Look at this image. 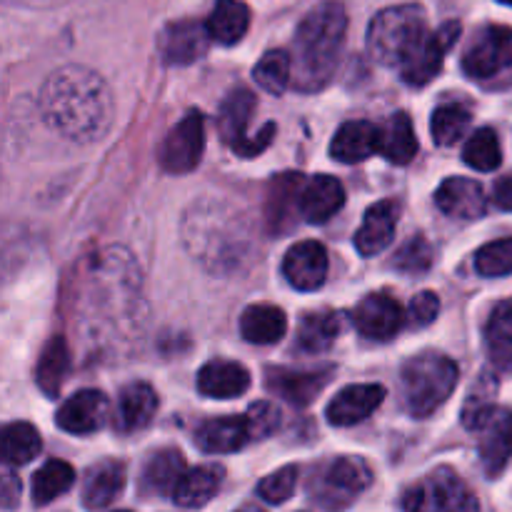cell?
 <instances>
[{"label": "cell", "mask_w": 512, "mask_h": 512, "mask_svg": "<svg viewBox=\"0 0 512 512\" xmlns=\"http://www.w3.org/2000/svg\"><path fill=\"white\" fill-rule=\"evenodd\" d=\"M183 243L215 275L240 273L255 258V235L243 210L225 200H195L183 218Z\"/></svg>", "instance_id": "cell-2"}, {"label": "cell", "mask_w": 512, "mask_h": 512, "mask_svg": "<svg viewBox=\"0 0 512 512\" xmlns=\"http://www.w3.org/2000/svg\"><path fill=\"white\" fill-rule=\"evenodd\" d=\"M348 35V13L338 0L320 3L300 20L293 38V85L315 93L333 80Z\"/></svg>", "instance_id": "cell-3"}, {"label": "cell", "mask_w": 512, "mask_h": 512, "mask_svg": "<svg viewBox=\"0 0 512 512\" xmlns=\"http://www.w3.org/2000/svg\"><path fill=\"white\" fill-rule=\"evenodd\" d=\"M185 473V458L178 450H158L153 458L145 463L143 480H140V488L148 495H173L178 488L180 478Z\"/></svg>", "instance_id": "cell-33"}, {"label": "cell", "mask_w": 512, "mask_h": 512, "mask_svg": "<svg viewBox=\"0 0 512 512\" xmlns=\"http://www.w3.org/2000/svg\"><path fill=\"white\" fill-rule=\"evenodd\" d=\"M295 485H298V468L288 465V468H280L278 473L268 475L258 483L255 493L263 503L268 505H283L285 500H290L295 495Z\"/></svg>", "instance_id": "cell-43"}, {"label": "cell", "mask_w": 512, "mask_h": 512, "mask_svg": "<svg viewBox=\"0 0 512 512\" xmlns=\"http://www.w3.org/2000/svg\"><path fill=\"white\" fill-rule=\"evenodd\" d=\"M255 95L248 88H235L220 105L218 128L225 143L235 150L240 158H255L263 153L275 138V123H265L258 135L248 133V123L253 118Z\"/></svg>", "instance_id": "cell-7"}, {"label": "cell", "mask_w": 512, "mask_h": 512, "mask_svg": "<svg viewBox=\"0 0 512 512\" xmlns=\"http://www.w3.org/2000/svg\"><path fill=\"white\" fill-rule=\"evenodd\" d=\"M75 483V470L65 460H48L33 475V503L48 505L63 493H68Z\"/></svg>", "instance_id": "cell-36"}, {"label": "cell", "mask_w": 512, "mask_h": 512, "mask_svg": "<svg viewBox=\"0 0 512 512\" xmlns=\"http://www.w3.org/2000/svg\"><path fill=\"white\" fill-rule=\"evenodd\" d=\"M383 400V385H348V388H343L330 400L325 415H328V423L335 425V428H350V425H358L363 420H368L380 408Z\"/></svg>", "instance_id": "cell-18"}, {"label": "cell", "mask_w": 512, "mask_h": 512, "mask_svg": "<svg viewBox=\"0 0 512 512\" xmlns=\"http://www.w3.org/2000/svg\"><path fill=\"white\" fill-rule=\"evenodd\" d=\"M205 150V118L198 110H190L178 125L168 133L160 145L158 160L168 173L185 175L193 173L203 160Z\"/></svg>", "instance_id": "cell-9"}, {"label": "cell", "mask_w": 512, "mask_h": 512, "mask_svg": "<svg viewBox=\"0 0 512 512\" xmlns=\"http://www.w3.org/2000/svg\"><path fill=\"white\" fill-rule=\"evenodd\" d=\"M208 25L198 20H175L163 28L158 38L160 58L168 65H190L208 53Z\"/></svg>", "instance_id": "cell-15"}, {"label": "cell", "mask_w": 512, "mask_h": 512, "mask_svg": "<svg viewBox=\"0 0 512 512\" xmlns=\"http://www.w3.org/2000/svg\"><path fill=\"white\" fill-rule=\"evenodd\" d=\"M380 153V130L368 120H348L338 128L333 143H330V155L338 163H363L370 155Z\"/></svg>", "instance_id": "cell-23"}, {"label": "cell", "mask_w": 512, "mask_h": 512, "mask_svg": "<svg viewBox=\"0 0 512 512\" xmlns=\"http://www.w3.org/2000/svg\"><path fill=\"white\" fill-rule=\"evenodd\" d=\"M285 330H288V318H285L283 308H278V305H248L245 313L240 315V333L253 345L278 343Z\"/></svg>", "instance_id": "cell-30"}, {"label": "cell", "mask_w": 512, "mask_h": 512, "mask_svg": "<svg viewBox=\"0 0 512 512\" xmlns=\"http://www.w3.org/2000/svg\"><path fill=\"white\" fill-rule=\"evenodd\" d=\"M110 403L100 390H80L73 398L65 400L60 405L58 415H55V423L60 430L70 435H90L95 430H100L108 420Z\"/></svg>", "instance_id": "cell-17"}, {"label": "cell", "mask_w": 512, "mask_h": 512, "mask_svg": "<svg viewBox=\"0 0 512 512\" xmlns=\"http://www.w3.org/2000/svg\"><path fill=\"white\" fill-rule=\"evenodd\" d=\"M333 380V365L315 370H293V368H268L265 385L270 393L280 395L295 408H305L320 395V390Z\"/></svg>", "instance_id": "cell-14"}, {"label": "cell", "mask_w": 512, "mask_h": 512, "mask_svg": "<svg viewBox=\"0 0 512 512\" xmlns=\"http://www.w3.org/2000/svg\"><path fill=\"white\" fill-rule=\"evenodd\" d=\"M435 203L445 215L458 220H478L488 210L485 190L473 178H448L435 190Z\"/></svg>", "instance_id": "cell-20"}, {"label": "cell", "mask_w": 512, "mask_h": 512, "mask_svg": "<svg viewBox=\"0 0 512 512\" xmlns=\"http://www.w3.org/2000/svg\"><path fill=\"white\" fill-rule=\"evenodd\" d=\"M223 480L225 470L220 465H198V468L185 470L173 493V503L180 508H203L215 498Z\"/></svg>", "instance_id": "cell-29"}, {"label": "cell", "mask_w": 512, "mask_h": 512, "mask_svg": "<svg viewBox=\"0 0 512 512\" xmlns=\"http://www.w3.org/2000/svg\"><path fill=\"white\" fill-rule=\"evenodd\" d=\"M475 270L483 278H505L512 273V238H500L475 253Z\"/></svg>", "instance_id": "cell-41"}, {"label": "cell", "mask_w": 512, "mask_h": 512, "mask_svg": "<svg viewBox=\"0 0 512 512\" xmlns=\"http://www.w3.org/2000/svg\"><path fill=\"white\" fill-rule=\"evenodd\" d=\"M253 440L248 418H213L205 420L195 433V443L205 453H238Z\"/></svg>", "instance_id": "cell-26"}, {"label": "cell", "mask_w": 512, "mask_h": 512, "mask_svg": "<svg viewBox=\"0 0 512 512\" xmlns=\"http://www.w3.org/2000/svg\"><path fill=\"white\" fill-rule=\"evenodd\" d=\"M43 450L40 433L30 423H10L3 430V460L8 465H25Z\"/></svg>", "instance_id": "cell-38"}, {"label": "cell", "mask_w": 512, "mask_h": 512, "mask_svg": "<svg viewBox=\"0 0 512 512\" xmlns=\"http://www.w3.org/2000/svg\"><path fill=\"white\" fill-rule=\"evenodd\" d=\"M373 485V470L363 458H338L310 483V498L320 508H345Z\"/></svg>", "instance_id": "cell-6"}, {"label": "cell", "mask_w": 512, "mask_h": 512, "mask_svg": "<svg viewBox=\"0 0 512 512\" xmlns=\"http://www.w3.org/2000/svg\"><path fill=\"white\" fill-rule=\"evenodd\" d=\"M470 110L460 103H448L435 108L433 118H430V133H433V140L443 148L448 145H455L470 128Z\"/></svg>", "instance_id": "cell-39"}, {"label": "cell", "mask_w": 512, "mask_h": 512, "mask_svg": "<svg viewBox=\"0 0 512 512\" xmlns=\"http://www.w3.org/2000/svg\"><path fill=\"white\" fill-rule=\"evenodd\" d=\"M475 433L485 473L488 478H498L512 460V410L493 408L480 420Z\"/></svg>", "instance_id": "cell-13"}, {"label": "cell", "mask_w": 512, "mask_h": 512, "mask_svg": "<svg viewBox=\"0 0 512 512\" xmlns=\"http://www.w3.org/2000/svg\"><path fill=\"white\" fill-rule=\"evenodd\" d=\"M245 418H248L250 435H253V440L270 438V435L280 428V423H283V415H280V410L275 408L273 403H265V400L250 405L248 413H245Z\"/></svg>", "instance_id": "cell-44"}, {"label": "cell", "mask_w": 512, "mask_h": 512, "mask_svg": "<svg viewBox=\"0 0 512 512\" xmlns=\"http://www.w3.org/2000/svg\"><path fill=\"white\" fill-rule=\"evenodd\" d=\"M253 78L265 93L283 95L285 88L293 83V55L285 53V50H268L255 63Z\"/></svg>", "instance_id": "cell-37"}, {"label": "cell", "mask_w": 512, "mask_h": 512, "mask_svg": "<svg viewBox=\"0 0 512 512\" xmlns=\"http://www.w3.org/2000/svg\"><path fill=\"white\" fill-rule=\"evenodd\" d=\"M500 3H505V5H512V0H500Z\"/></svg>", "instance_id": "cell-48"}, {"label": "cell", "mask_w": 512, "mask_h": 512, "mask_svg": "<svg viewBox=\"0 0 512 512\" xmlns=\"http://www.w3.org/2000/svg\"><path fill=\"white\" fill-rule=\"evenodd\" d=\"M303 175L283 173L270 183L265 200V223L273 235L288 233L300 215V195H303Z\"/></svg>", "instance_id": "cell-19"}, {"label": "cell", "mask_w": 512, "mask_h": 512, "mask_svg": "<svg viewBox=\"0 0 512 512\" xmlns=\"http://www.w3.org/2000/svg\"><path fill=\"white\" fill-rule=\"evenodd\" d=\"M158 410V395L153 385L130 383L125 385L118 398V413H115V430L130 435L135 430H143Z\"/></svg>", "instance_id": "cell-27"}, {"label": "cell", "mask_w": 512, "mask_h": 512, "mask_svg": "<svg viewBox=\"0 0 512 512\" xmlns=\"http://www.w3.org/2000/svg\"><path fill=\"white\" fill-rule=\"evenodd\" d=\"M403 398L415 418H430L458 385V365L448 355L420 353L403 365Z\"/></svg>", "instance_id": "cell-5"}, {"label": "cell", "mask_w": 512, "mask_h": 512, "mask_svg": "<svg viewBox=\"0 0 512 512\" xmlns=\"http://www.w3.org/2000/svg\"><path fill=\"white\" fill-rule=\"evenodd\" d=\"M340 335V320L338 315L330 310H315L300 320L298 338H295V348L305 355H315L328 350Z\"/></svg>", "instance_id": "cell-35"}, {"label": "cell", "mask_w": 512, "mask_h": 512, "mask_svg": "<svg viewBox=\"0 0 512 512\" xmlns=\"http://www.w3.org/2000/svg\"><path fill=\"white\" fill-rule=\"evenodd\" d=\"M0 493H3V508L10 510L20 503V478L10 468L3 470V483H0Z\"/></svg>", "instance_id": "cell-46"}, {"label": "cell", "mask_w": 512, "mask_h": 512, "mask_svg": "<svg viewBox=\"0 0 512 512\" xmlns=\"http://www.w3.org/2000/svg\"><path fill=\"white\" fill-rule=\"evenodd\" d=\"M430 265H433V245L425 235H413L393 258V268L408 275L428 273Z\"/></svg>", "instance_id": "cell-42"}, {"label": "cell", "mask_w": 512, "mask_h": 512, "mask_svg": "<svg viewBox=\"0 0 512 512\" xmlns=\"http://www.w3.org/2000/svg\"><path fill=\"white\" fill-rule=\"evenodd\" d=\"M463 160L473 170L480 173H493L503 163V150H500L498 135L493 128H480L470 135V140L465 143Z\"/></svg>", "instance_id": "cell-40"}, {"label": "cell", "mask_w": 512, "mask_h": 512, "mask_svg": "<svg viewBox=\"0 0 512 512\" xmlns=\"http://www.w3.org/2000/svg\"><path fill=\"white\" fill-rule=\"evenodd\" d=\"M485 345L495 373L512 375V298L495 305L490 313L485 325Z\"/></svg>", "instance_id": "cell-28"}, {"label": "cell", "mask_w": 512, "mask_h": 512, "mask_svg": "<svg viewBox=\"0 0 512 512\" xmlns=\"http://www.w3.org/2000/svg\"><path fill=\"white\" fill-rule=\"evenodd\" d=\"M395 225H398V205L393 200H380L370 205L365 213L363 225L355 233V248L365 258L383 253L395 238Z\"/></svg>", "instance_id": "cell-21"}, {"label": "cell", "mask_w": 512, "mask_h": 512, "mask_svg": "<svg viewBox=\"0 0 512 512\" xmlns=\"http://www.w3.org/2000/svg\"><path fill=\"white\" fill-rule=\"evenodd\" d=\"M353 323L363 338L385 343V340H393L400 333L405 323V310L393 295L373 293L355 305Z\"/></svg>", "instance_id": "cell-12"}, {"label": "cell", "mask_w": 512, "mask_h": 512, "mask_svg": "<svg viewBox=\"0 0 512 512\" xmlns=\"http://www.w3.org/2000/svg\"><path fill=\"white\" fill-rule=\"evenodd\" d=\"M465 73L473 80H490L512 68V28L490 25L478 35L463 58Z\"/></svg>", "instance_id": "cell-10"}, {"label": "cell", "mask_w": 512, "mask_h": 512, "mask_svg": "<svg viewBox=\"0 0 512 512\" xmlns=\"http://www.w3.org/2000/svg\"><path fill=\"white\" fill-rule=\"evenodd\" d=\"M215 43L235 45L245 38L250 28V8L243 0H215L213 13L205 20Z\"/></svg>", "instance_id": "cell-31"}, {"label": "cell", "mask_w": 512, "mask_h": 512, "mask_svg": "<svg viewBox=\"0 0 512 512\" xmlns=\"http://www.w3.org/2000/svg\"><path fill=\"white\" fill-rule=\"evenodd\" d=\"M345 205V190L333 175H315L303 185L300 195V215L308 223L318 225L333 218Z\"/></svg>", "instance_id": "cell-25"}, {"label": "cell", "mask_w": 512, "mask_h": 512, "mask_svg": "<svg viewBox=\"0 0 512 512\" xmlns=\"http://www.w3.org/2000/svg\"><path fill=\"white\" fill-rule=\"evenodd\" d=\"M125 488V465L118 460H100L93 468H88L83 478V508L103 510L110 508L120 498Z\"/></svg>", "instance_id": "cell-22"}, {"label": "cell", "mask_w": 512, "mask_h": 512, "mask_svg": "<svg viewBox=\"0 0 512 512\" xmlns=\"http://www.w3.org/2000/svg\"><path fill=\"white\" fill-rule=\"evenodd\" d=\"M405 510H478L480 503L453 470H435L423 483L413 485L403 498Z\"/></svg>", "instance_id": "cell-8"}, {"label": "cell", "mask_w": 512, "mask_h": 512, "mask_svg": "<svg viewBox=\"0 0 512 512\" xmlns=\"http://www.w3.org/2000/svg\"><path fill=\"white\" fill-rule=\"evenodd\" d=\"M250 388V373L233 360H210L198 370V390L205 398L233 400Z\"/></svg>", "instance_id": "cell-24"}, {"label": "cell", "mask_w": 512, "mask_h": 512, "mask_svg": "<svg viewBox=\"0 0 512 512\" xmlns=\"http://www.w3.org/2000/svg\"><path fill=\"white\" fill-rule=\"evenodd\" d=\"M460 33H463L460 20H448V23L440 25L435 33L425 35V40L418 45V50H415V53L400 65V68H403L405 83L413 85V88H423V85H428L430 80L440 73L445 53L453 48L455 40L460 38Z\"/></svg>", "instance_id": "cell-11"}, {"label": "cell", "mask_w": 512, "mask_h": 512, "mask_svg": "<svg viewBox=\"0 0 512 512\" xmlns=\"http://www.w3.org/2000/svg\"><path fill=\"white\" fill-rule=\"evenodd\" d=\"M328 250L318 240H303L295 243L283 258V273L293 288L310 293L318 290L328 280Z\"/></svg>", "instance_id": "cell-16"}, {"label": "cell", "mask_w": 512, "mask_h": 512, "mask_svg": "<svg viewBox=\"0 0 512 512\" xmlns=\"http://www.w3.org/2000/svg\"><path fill=\"white\" fill-rule=\"evenodd\" d=\"M68 373H70L68 340H65L63 335H53V338L45 343L43 353H40V360H38V368H35L38 388L43 390L48 398H58Z\"/></svg>", "instance_id": "cell-32"}, {"label": "cell", "mask_w": 512, "mask_h": 512, "mask_svg": "<svg viewBox=\"0 0 512 512\" xmlns=\"http://www.w3.org/2000/svg\"><path fill=\"white\" fill-rule=\"evenodd\" d=\"M428 35L425 10L415 3L390 5L368 25V53L375 63L403 65Z\"/></svg>", "instance_id": "cell-4"}, {"label": "cell", "mask_w": 512, "mask_h": 512, "mask_svg": "<svg viewBox=\"0 0 512 512\" xmlns=\"http://www.w3.org/2000/svg\"><path fill=\"white\" fill-rule=\"evenodd\" d=\"M493 203L498 205L500 210H508L512 213V175L508 178H500L493 188Z\"/></svg>", "instance_id": "cell-47"}, {"label": "cell", "mask_w": 512, "mask_h": 512, "mask_svg": "<svg viewBox=\"0 0 512 512\" xmlns=\"http://www.w3.org/2000/svg\"><path fill=\"white\" fill-rule=\"evenodd\" d=\"M440 313V298L433 290H423L420 295H415L413 303H410V320L413 325H430Z\"/></svg>", "instance_id": "cell-45"}, {"label": "cell", "mask_w": 512, "mask_h": 512, "mask_svg": "<svg viewBox=\"0 0 512 512\" xmlns=\"http://www.w3.org/2000/svg\"><path fill=\"white\" fill-rule=\"evenodd\" d=\"M380 153L395 165H408L418 155L413 120L408 113H395L380 130Z\"/></svg>", "instance_id": "cell-34"}, {"label": "cell", "mask_w": 512, "mask_h": 512, "mask_svg": "<svg viewBox=\"0 0 512 512\" xmlns=\"http://www.w3.org/2000/svg\"><path fill=\"white\" fill-rule=\"evenodd\" d=\"M40 113L45 123L75 143H93L113 123V95L95 70L63 65L40 88Z\"/></svg>", "instance_id": "cell-1"}]
</instances>
